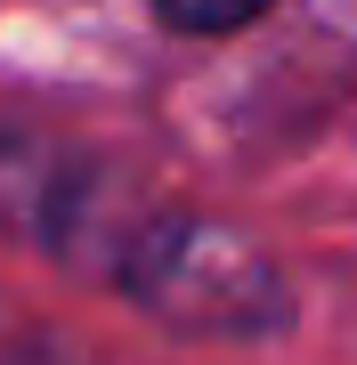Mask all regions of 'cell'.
Instances as JSON below:
<instances>
[{"instance_id":"6da1fadb","label":"cell","mask_w":357,"mask_h":365,"mask_svg":"<svg viewBox=\"0 0 357 365\" xmlns=\"http://www.w3.org/2000/svg\"><path fill=\"white\" fill-rule=\"evenodd\" d=\"M0 220H25L41 252H57L73 276L106 284L187 341H276L292 325V292L276 260L244 227L187 211L171 195L114 179L98 163L0 146Z\"/></svg>"},{"instance_id":"7a4b0ae2","label":"cell","mask_w":357,"mask_h":365,"mask_svg":"<svg viewBox=\"0 0 357 365\" xmlns=\"http://www.w3.org/2000/svg\"><path fill=\"white\" fill-rule=\"evenodd\" d=\"M268 9H276V0H146V16H155L162 33H179V41H227V33L260 25Z\"/></svg>"}]
</instances>
